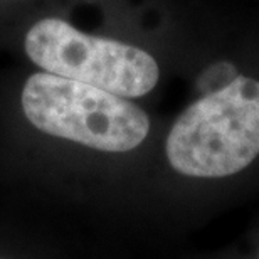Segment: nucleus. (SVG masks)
Segmentation results:
<instances>
[{
	"instance_id": "1",
	"label": "nucleus",
	"mask_w": 259,
	"mask_h": 259,
	"mask_svg": "<svg viewBox=\"0 0 259 259\" xmlns=\"http://www.w3.org/2000/svg\"><path fill=\"white\" fill-rule=\"evenodd\" d=\"M165 152L179 174L219 179L259 155V81L236 77L192 103L174 123Z\"/></svg>"
},
{
	"instance_id": "2",
	"label": "nucleus",
	"mask_w": 259,
	"mask_h": 259,
	"mask_svg": "<svg viewBox=\"0 0 259 259\" xmlns=\"http://www.w3.org/2000/svg\"><path fill=\"white\" fill-rule=\"evenodd\" d=\"M22 110L40 132L101 152H130L150 132L147 113L123 96L51 72L25 81Z\"/></svg>"
},
{
	"instance_id": "3",
	"label": "nucleus",
	"mask_w": 259,
	"mask_h": 259,
	"mask_svg": "<svg viewBox=\"0 0 259 259\" xmlns=\"http://www.w3.org/2000/svg\"><path fill=\"white\" fill-rule=\"evenodd\" d=\"M25 53L46 72L138 98L157 86L160 69L147 51L88 35L61 19H44L25 35Z\"/></svg>"
}]
</instances>
